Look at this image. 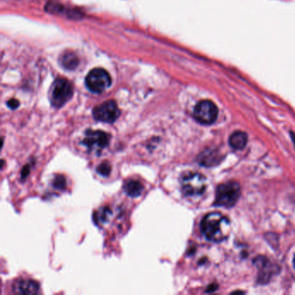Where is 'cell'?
I'll return each mask as SVG.
<instances>
[{
    "label": "cell",
    "instance_id": "cell-13",
    "mask_svg": "<svg viewBox=\"0 0 295 295\" xmlns=\"http://www.w3.org/2000/svg\"><path fill=\"white\" fill-rule=\"evenodd\" d=\"M62 64L68 69H73L78 64V58L74 53H66L62 56Z\"/></svg>",
    "mask_w": 295,
    "mask_h": 295
},
{
    "label": "cell",
    "instance_id": "cell-18",
    "mask_svg": "<svg viewBox=\"0 0 295 295\" xmlns=\"http://www.w3.org/2000/svg\"><path fill=\"white\" fill-rule=\"evenodd\" d=\"M294 266H295V258H294Z\"/></svg>",
    "mask_w": 295,
    "mask_h": 295
},
{
    "label": "cell",
    "instance_id": "cell-12",
    "mask_svg": "<svg viewBox=\"0 0 295 295\" xmlns=\"http://www.w3.org/2000/svg\"><path fill=\"white\" fill-rule=\"evenodd\" d=\"M124 191L129 197L137 198L142 194L144 186L137 180H128L124 184Z\"/></svg>",
    "mask_w": 295,
    "mask_h": 295
},
{
    "label": "cell",
    "instance_id": "cell-14",
    "mask_svg": "<svg viewBox=\"0 0 295 295\" xmlns=\"http://www.w3.org/2000/svg\"><path fill=\"white\" fill-rule=\"evenodd\" d=\"M111 172V166L109 162H102L97 167V172L103 177H108Z\"/></svg>",
    "mask_w": 295,
    "mask_h": 295
},
{
    "label": "cell",
    "instance_id": "cell-7",
    "mask_svg": "<svg viewBox=\"0 0 295 295\" xmlns=\"http://www.w3.org/2000/svg\"><path fill=\"white\" fill-rule=\"evenodd\" d=\"M120 114V109L114 101H105L95 107L93 111V118L105 123H113Z\"/></svg>",
    "mask_w": 295,
    "mask_h": 295
},
{
    "label": "cell",
    "instance_id": "cell-9",
    "mask_svg": "<svg viewBox=\"0 0 295 295\" xmlns=\"http://www.w3.org/2000/svg\"><path fill=\"white\" fill-rule=\"evenodd\" d=\"M220 158V154L216 150H205L198 156V159L199 164L210 167L218 164Z\"/></svg>",
    "mask_w": 295,
    "mask_h": 295
},
{
    "label": "cell",
    "instance_id": "cell-11",
    "mask_svg": "<svg viewBox=\"0 0 295 295\" xmlns=\"http://www.w3.org/2000/svg\"><path fill=\"white\" fill-rule=\"evenodd\" d=\"M228 142L232 148H234V149H243L246 146L247 142H248V135L244 132H235L230 135Z\"/></svg>",
    "mask_w": 295,
    "mask_h": 295
},
{
    "label": "cell",
    "instance_id": "cell-3",
    "mask_svg": "<svg viewBox=\"0 0 295 295\" xmlns=\"http://www.w3.org/2000/svg\"><path fill=\"white\" fill-rule=\"evenodd\" d=\"M207 183L204 176L199 172H185L181 178V188L187 197H197L205 191Z\"/></svg>",
    "mask_w": 295,
    "mask_h": 295
},
{
    "label": "cell",
    "instance_id": "cell-4",
    "mask_svg": "<svg viewBox=\"0 0 295 295\" xmlns=\"http://www.w3.org/2000/svg\"><path fill=\"white\" fill-rule=\"evenodd\" d=\"M50 101L55 108H61L71 99L74 90L67 79L59 78L53 83Z\"/></svg>",
    "mask_w": 295,
    "mask_h": 295
},
{
    "label": "cell",
    "instance_id": "cell-2",
    "mask_svg": "<svg viewBox=\"0 0 295 295\" xmlns=\"http://www.w3.org/2000/svg\"><path fill=\"white\" fill-rule=\"evenodd\" d=\"M240 195L241 188L239 183L234 181L222 183L217 187L215 197V205L226 208L232 207L238 201Z\"/></svg>",
    "mask_w": 295,
    "mask_h": 295
},
{
    "label": "cell",
    "instance_id": "cell-10",
    "mask_svg": "<svg viewBox=\"0 0 295 295\" xmlns=\"http://www.w3.org/2000/svg\"><path fill=\"white\" fill-rule=\"evenodd\" d=\"M13 289L17 294L35 295L39 290V285L33 280H20L15 285Z\"/></svg>",
    "mask_w": 295,
    "mask_h": 295
},
{
    "label": "cell",
    "instance_id": "cell-6",
    "mask_svg": "<svg viewBox=\"0 0 295 295\" xmlns=\"http://www.w3.org/2000/svg\"><path fill=\"white\" fill-rule=\"evenodd\" d=\"M193 115L199 123L210 125L217 120L218 109L211 101H201L195 107Z\"/></svg>",
    "mask_w": 295,
    "mask_h": 295
},
{
    "label": "cell",
    "instance_id": "cell-5",
    "mask_svg": "<svg viewBox=\"0 0 295 295\" xmlns=\"http://www.w3.org/2000/svg\"><path fill=\"white\" fill-rule=\"evenodd\" d=\"M86 86L89 90L95 93H101L109 89L111 85V77L103 68H93L86 77Z\"/></svg>",
    "mask_w": 295,
    "mask_h": 295
},
{
    "label": "cell",
    "instance_id": "cell-16",
    "mask_svg": "<svg viewBox=\"0 0 295 295\" xmlns=\"http://www.w3.org/2000/svg\"><path fill=\"white\" fill-rule=\"evenodd\" d=\"M8 107L11 109H16L17 108H19V102L18 100L16 99H11L10 101L7 102Z\"/></svg>",
    "mask_w": 295,
    "mask_h": 295
},
{
    "label": "cell",
    "instance_id": "cell-1",
    "mask_svg": "<svg viewBox=\"0 0 295 295\" xmlns=\"http://www.w3.org/2000/svg\"><path fill=\"white\" fill-rule=\"evenodd\" d=\"M230 223L223 214L212 212L206 215L201 222V230L207 239L220 243L228 238L230 233Z\"/></svg>",
    "mask_w": 295,
    "mask_h": 295
},
{
    "label": "cell",
    "instance_id": "cell-15",
    "mask_svg": "<svg viewBox=\"0 0 295 295\" xmlns=\"http://www.w3.org/2000/svg\"><path fill=\"white\" fill-rule=\"evenodd\" d=\"M53 186L58 190H64L66 187V180L64 176H56L53 181Z\"/></svg>",
    "mask_w": 295,
    "mask_h": 295
},
{
    "label": "cell",
    "instance_id": "cell-8",
    "mask_svg": "<svg viewBox=\"0 0 295 295\" xmlns=\"http://www.w3.org/2000/svg\"><path fill=\"white\" fill-rule=\"evenodd\" d=\"M110 135L103 131L89 130L86 132L82 144L91 152H101L109 146Z\"/></svg>",
    "mask_w": 295,
    "mask_h": 295
},
{
    "label": "cell",
    "instance_id": "cell-17",
    "mask_svg": "<svg viewBox=\"0 0 295 295\" xmlns=\"http://www.w3.org/2000/svg\"><path fill=\"white\" fill-rule=\"evenodd\" d=\"M29 171H30V167L29 165H26L24 168L23 169L22 171V178L24 179L28 174H29Z\"/></svg>",
    "mask_w": 295,
    "mask_h": 295
}]
</instances>
